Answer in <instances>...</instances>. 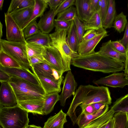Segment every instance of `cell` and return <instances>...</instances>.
<instances>
[{
	"instance_id": "cell-1",
	"label": "cell",
	"mask_w": 128,
	"mask_h": 128,
	"mask_svg": "<svg viewBox=\"0 0 128 128\" xmlns=\"http://www.w3.org/2000/svg\"><path fill=\"white\" fill-rule=\"evenodd\" d=\"M97 102L108 105L111 104L112 98L108 87L90 84L80 85L75 92L66 113L70 118L73 125L76 123L77 117L76 110L78 106L82 110L87 105Z\"/></svg>"
},
{
	"instance_id": "cell-2",
	"label": "cell",
	"mask_w": 128,
	"mask_h": 128,
	"mask_svg": "<svg viewBox=\"0 0 128 128\" xmlns=\"http://www.w3.org/2000/svg\"><path fill=\"white\" fill-rule=\"evenodd\" d=\"M71 64L77 67L105 73L124 70L125 68L124 63L101 55L97 52L73 58Z\"/></svg>"
},
{
	"instance_id": "cell-3",
	"label": "cell",
	"mask_w": 128,
	"mask_h": 128,
	"mask_svg": "<svg viewBox=\"0 0 128 128\" xmlns=\"http://www.w3.org/2000/svg\"><path fill=\"white\" fill-rule=\"evenodd\" d=\"M28 112L17 104L0 109V124L3 128H27Z\"/></svg>"
},
{
	"instance_id": "cell-4",
	"label": "cell",
	"mask_w": 128,
	"mask_h": 128,
	"mask_svg": "<svg viewBox=\"0 0 128 128\" xmlns=\"http://www.w3.org/2000/svg\"><path fill=\"white\" fill-rule=\"evenodd\" d=\"M68 31L60 30L49 34L51 40L50 46L56 48L62 56L65 72L71 70L70 65L72 58L79 56L73 51L66 41Z\"/></svg>"
},
{
	"instance_id": "cell-5",
	"label": "cell",
	"mask_w": 128,
	"mask_h": 128,
	"mask_svg": "<svg viewBox=\"0 0 128 128\" xmlns=\"http://www.w3.org/2000/svg\"><path fill=\"white\" fill-rule=\"evenodd\" d=\"M27 43L22 42L9 41L0 39V50L12 56L16 60L22 68L32 69L28 57Z\"/></svg>"
},
{
	"instance_id": "cell-6",
	"label": "cell",
	"mask_w": 128,
	"mask_h": 128,
	"mask_svg": "<svg viewBox=\"0 0 128 128\" xmlns=\"http://www.w3.org/2000/svg\"><path fill=\"white\" fill-rule=\"evenodd\" d=\"M42 56L44 61L56 70L60 77L62 76L65 71L62 58L59 51L50 46L44 47Z\"/></svg>"
},
{
	"instance_id": "cell-7",
	"label": "cell",
	"mask_w": 128,
	"mask_h": 128,
	"mask_svg": "<svg viewBox=\"0 0 128 128\" xmlns=\"http://www.w3.org/2000/svg\"><path fill=\"white\" fill-rule=\"evenodd\" d=\"M7 40L12 42H22L26 43L23 31L10 14L4 13Z\"/></svg>"
},
{
	"instance_id": "cell-8",
	"label": "cell",
	"mask_w": 128,
	"mask_h": 128,
	"mask_svg": "<svg viewBox=\"0 0 128 128\" xmlns=\"http://www.w3.org/2000/svg\"><path fill=\"white\" fill-rule=\"evenodd\" d=\"M126 76L123 72H114L108 76L94 80L93 82L97 85H104L114 88H122L128 85V80L126 78Z\"/></svg>"
},
{
	"instance_id": "cell-9",
	"label": "cell",
	"mask_w": 128,
	"mask_h": 128,
	"mask_svg": "<svg viewBox=\"0 0 128 128\" xmlns=\"http://www.w3.org/2000/svg\"><path fill=\"white\" fill-rule=\"evenodd\" d=\"M0 108L10 107L17 105V100L13 88L8 82H1Z\"/></svg>"
},
{
	"instance_id": "cell-10",
	"label": "cell",
	"mask_w": 128,
	"mask_h": 128,
	"mask_svg": "<svg viewBox=\"0 0 128 128\" xmlns=\"http://www.w3.org/2000/svg\"><path fill=\"white\" fill-rule=\"evenodd\" d=\"M63 81L62 91L60 95V105L62 106L65 105L67 98L74 95L78 85L71 70L68 72Z\"/></svg>"
},
{
	"instance_id": "cell-11",
	"label": "cell",
	"mask_w": 128,
	"mask_h": 128,
	"mask_svg": "<svg viewBox=\"0 0 128 128\" xmlns=\"http://www.w3.org/2000/svg\"><path fill=\"white\" fill-rule=\"evenodd\" d=\"M0 70L10 76H14L36 85L41 86L37 76L30 70L22 68H8L2 66H0Z\"/></svg>"
},
{
	"instance_id": "cell-12",
	"label": "cell",
	"mask_w": 128,
	"mask_h": 128,
	"mask_svg": "<svg viewBox=\"0 0 128 128\" xmlns=\"http://www.w3.org/2000/svg\"><path fill=\"white\" fill-rule=\"evenodd\" d=\"M109 36L106 30L100 32L95 37L87 41L83 40L78 44V53L79 56H84L94 53V49L100 40Z\"/></svg>"
},
{
	"instance_id": "cell-13",
	"label": "cell",
	"mask_w": 128,
	"mask_h": 128,
	"mask_svg": "<svg viewBox=\"0 0 128 128\" xmlns=\"http://www.w3.org/2000/svg\"><path fill=\"white\" fill-rule=\"evenodd\" d=\"M44 97L32 100L17 102V105L28 112L33 114L44 115L42 111Z\"/></svg>"
},
{
	"instance_id": "cell-14",
	"label": "cell",
	"mask_w": 128,
	"mask_h": 128,
	"mask_svg": "<svg viewBox=\"0 0 128 128\" xmlns=\"http://www.w3.org/2000/svg\"><path fill=\"white\" fill-rule=\"evenodd\" d=\"M74 5L76 9L77 16L83 22L88 21L93 14L90 0H76Z\"/></svg>"
},
{
	"instance_id": "cell-15",
	"label": "cell",
	"mask_w": 128,
	"mask_h": 128,
	"mask_svg": "<svg viewBox=\"0 0 128 128\" xmlns=\"http://www.w3.org/2000/svg\"><path fill=\"white\" fill-rule=\"evenodd\" d=\"M97 52L101 55L114 59L124 63L125 62L126 56L120 53L116 50L110 40L103 43L99 50Z\"/></svg>"
},
{
	"instance_id": "cell-16",
	"label": "cell",
	"mask_w": 128,
	"mask_h": 128,
	"mask_svg": "<svg viewBox=\"0 0 128 128\" xmlns=\"http://www.w3.org/2000/svg\"><path fill=\"white\" fill-rule=\"evenodd\" d=\"M55 10L50 9L41 18L38 24L39 30L42 32L48 34L54 27V21Z\"/></svg>"
},
{
	"instance_id": "cell-17",
	"label": "cell",
	"mask_w": 128,
	"mask_h": 128,
	"mask_svg": "<svg viewBox=\"0 0 128 128\" xmlns=\"http://www.w3.org/2000/svg\"><path fill=\"white\" fill-rule=\"evenodd\" d=\"M108 105L106 104L92 114H88L81 112L77 117L76 123L79 128H81L104 115L108 110Z\"/></svg>"
},
{
	"instance_id": "cell-18",
	"label": "cell",
	"mask_w": 128,
	"mask_h": 128,
	"mask_svg": "<svg viewBox=\"0 0 128 128\" xmlns=\"http://www.w3.org/2000/svg\"><path fill=\"white\" fill-rule=\"evenodd\" d=\"M36 76L44 91L46 95L55 92L59 93L61 91V85L64 78L63 76L58 80Z\"/></svg>"
},
{
	"instance_id": "cell-19",
	"label": "cell",
	"mask_w": 128,
	"mask_h": 128,
	"mask_svg": "<svg viewBox=\"0 0 128 128\" xmlns=\"http://www.w3.org/2000/svg\"><path fill=\"white\" fill-rule=\"evenodd\" d=\"M10 76V78L8 82L10 85L27 89L45 96V92L41 86L36 85L14 76Z\"/></svg>"
},
{
	"instance_id": "cell-20",
	"label": "cell",
	"mask_w": 128,
	"mask_h": 128,
	"mask_svg": "<svg viewBox=\"0 0 128 128\" xmlns=\"http://www.w3.org/2000/svg\"><path fill=\"white\" fill-rule=\"evenodd\" d=\"M46 0H34L31 17L29 20L23 26L22 29L24 28L30 23L36 21L37 18H41L44 12L48 8Z\"/></svg>"
},
{
	"instance_id": "cell-21",
	"label": "cell",
	"mask_w": 128,
	"mask_h": 128,
	"mask_svg": "<svg viewBox=\"0 0 128 128\" xmlns=\"http://www.w3.org/2000/svg\"><path fill=\"white\" fill-rule=\"evenodd\" d=\"M34 5L10 14L22 29L24 25L29 20L31 17Z\"/></svg>"
},
{
	"instance_id": "cell-22",
	"label": "cell",
	"mask_w": 128,
	"mask_h": 128,
	"mask_svg": "<svg viewBox=\"0 0 128 128\" xmlns=\"http://www.w3.org/2000/svg\"><path fill=\"white\" fill-rule=\"evenodd\" d=\"M18 102L27 100L44 98L45 96L26 89L11 85Z\"/></svg>"
},
{
	"instance_id": "cell-23",
	"label": "cell",
	"mask_w": 128,
	"mask_h": 128,
	"mask_svg": "<svg viewBox=\"0 0 128 128\" xmlns=\"http://www.w3.org/2000/svg\"><path fill=\"white\" fill-rule=\"evenodd\" d=\"M67 116L61 109L57 114L49 118L43 128H64V124L67 122Z\"/></svg>"
},
{
	"instance_id": "cell-24",
	"label": "cell",
	"mask_w": 128,
	"mask_h": 128,
	"mask_svg": "<svg viewBox=\"0 0 128 128\" xmlns=\"http://www.w3.org/2000/svg\"><path fill=\"white\" fill-rule=\"evenodd\" d=\"M54 69L45 62L36 64L32 67L33 73L36 76L58 80L56 79L54 76Z\"/></svg>"
},
{
	"instance_id": "cell-25",
	"label": "cell",
	"mask_w": 128,
	"mask_h": 128,
	"mask_svg": "<svg viewBox=\"0 0 128 128\" xmlns=\"http://www.w3.org/2000/svg\"><path fill=\"white\" fill-rule=\"evenodd\" d=\"M83 23L84 26V31L94 29L102 32L106 30L102 26L99 11L94 12L88 21Z\"/></svg>"
},
{
	"instance_id": "cell-26",
	"label": "cell",
	"mask_w": 128,
	"mask_h": 128,
	"mask_svg": "<svg viewBox=\"0 0 128 128\" xmlns=\"http://www.w3.org/2000/svg\"><path fill=\"white\" fill-rule=\"evenodd\" d=\"M58 93L55 92L45 95L42 110L44 115H48L53 110L55 104L60 100Z\"/></svg>"
},
{
	"instance_id": "cell-27",
	"label": "cell",
	"mask_w": 128,
	"mask_h": 128,
	"mask_svg": "<svg viewBox=\"0 0 128 128\" xmlns=\"http://www.w3.org/2000/svg\"><path fill=\"white\" fill-rule=\"evenodd\" d=\"M115 112L111 108L102 116L80 128H99L112 118Z\"/></svg>"
},
{
	"instance_id": "cell-28",
	"label": "cell",
	"mask_w": 128,
	"mask_h": 128,
	"mask_svg": "<svg viewBox=\"0 0 128 128\" xmlns=\"http://www.w3.org/2000/svg\"><path fill=\"white\" fill-rule=\"evenodd\" d=\"M66 41L70 48L74 52L78 53L79 44L75 25L74 20L67 32Z\"/></svg>"
},
{
	"instance_id": "cell-29",
	"label": "cell",
	"mask_w": 128,
	"mask_h": 128,
	"mask_svg": "<svg viewBox=\"0 0 128 128\" xmlns=\"http://www.w3.org/2000/svg\"><path fill=\"white\" fill-rule=\"evenodd\" d=\"M115 1L109 0L108 11L104 21L102 22L103 28L106 29L113 27V25L116 15Z\"/></svg>"
},
{
	"instance_id": "cell-30",
	"label": "cell",
	"mask_w": 128,
	"mask_h": 128,
	"mask_svg": "<svg viewBox=\"0 0 128 128\" xmlns=\"http://www.w3.org/2000/svg\"><path fill=\"white\" fill-rule=\"evenodd\" d=\"M27 44H34L44 47L50 46L51 40L48 34L40 31L38 33L26 39Z\"/></svg>"
},
{
	"instance_id": "cell-31",
	"label": "cell",
	"mask_w": 128,
	"mask_h": 128,
	"mask_svg": "<svg viewBox=\"0 0 128 128\" xmlns=\"http://www.w3.org/2000/svg\"><path fill=\"white\" fill-rule=\"evenodd\" d=\"M0 66L8 68H22L14 58L1 50H0Z\"/></svg>"
},
{
	"instance_id": "cell-32",
	"label": "cell",
	"mask_w": 128,
	"mask_h": 128,
	"mask_svg": "<svg viewBox=\"0 0 128 128\" xmlns=\"http://www.w3.org/2000/svg\"><path fill=\"white\" fill-rule=\"evenodd\" d=\"M34 2V0H12L6 13L10 14L17 10L33 5Z\"/></svg>"
},
{
	"instance_id": "cell-33",
	"label": "cell",
	"mask_w": 128,
	"mask_h": 128,
	"mask_svg": "<svg viewBox=\"0 0 128 128\" xmlns=\"http://www.w3.org/2000/svg\"><path fill=\"white\" fill-rule=\"evenodd\" d=\"M111 108L115 113L121 112L128 114V94L117 99Z\"/></svg>"
},
{
	"instance_id": "cell-34",
	"label": "cell",
	"mask_w": 128,
	"mask_h": 128,
	"mask_svg": "<svg viewBox=\"0 0 128 128\" xmlns=\"http://www.w3.org/2000/svg\"><path fill=\"white\" fill-rule=\"evenodd\" d=\"M114 120L113 128H126L128 124V114L118 112L115 113L113 117Z\"/></svg>"
},
{
	"instance_id": "cell-35",
	"label": "cell",
	"mask_w": 128,
	"mask_h": 128,
	"mask_svg": "<svg viewBox=\"0 0 128 128\" xmlns=\"http://www.w3.org/2000/svg\"><path fill=\"white\" fill-rule=\"evenodd\" d=\"M44 47L34 44H27V54L29 59L32 56L43 58L42 54Z\"/></svg>"
},
{
	"instance_id": "cell-36",
	"label": "cell",
	"mask_w": 128,
	"mask_h": 128,
	"mask_svg": "<svg viewBox=\"0 0 128 128\" xmlns=\"http://www.w3.org/2000/svg\"><path fill=\"white\" fill-rule=\"evenodd\" d=\"M76 16V8L73 6L58 14L56 19L68 21H72L74 20Z\"/></svg>"
},
{
	"instance_id": "cell-37",
	"label": "cell",
	"mask_w": 128,
	"mask_h": 128,
	"mask_svg": "<svg viewBox=\"0 0 128 128\" xmlns=\"http://www.w3.org/2000/svg\"><path fill=\"white\" fill-rule=\"evenodd\" d=\"M128 22L126 16L122 12L116 15L113 23V27L120 33L124 31Z\"/></svg>"
},
{
	"instance_id": "cell-38",
	"label": "cell",
	"mask_w": 128,
	"mask_h": 128,
	"mask_svg": "<svg viewBox=\"0 0 128 128\" xmlns=\"http://www.w3.org/2000/svg\"><path fill=\"white\" fill-rule=\"evenodd\" d=\"M24 36L26 39L41 31L36 21L33 22L27 26L23 30Z\"/></svg>"
},
{
	"instance_id": "cell-39",
	"label": "cell",
	"mask_w": 128,
	"mask_h": 128,
	"mask_svg": "<svg viewBox=\"0 0 128 128\" xmlns=\"http://www.w3.org/2000/svg\"><path fill=\"white\" fill-rule=\"evenodd\" d=\"M74 20L76 26L79 43L82 40L84 31V23L82 22L77 16L75 17Z\"/></svg>"
},
{
	"instance_id": "cell-40",
	"label": "cell",
	"mask_w": 128,
	"mask_h": 128,
	"mask_svg": "<svg viewBox=\"0 0 128 128\" xmlns=\"http://www.w3.org/2000/svg\"><path fill=\"white\" fill-rule=\"evenodd\" d=\"M72 21L54 19V25L55 27V31L60 30L68 31Z\"/></svg>"
},
{
	"instance_id": "cell-41",
	"label": "cell",
	"mask_w": 128,
	"mask_h": 128,
	"mask_svg": "<svg viewBox=\"0 0 128 128\" xmlns=\"http://www.w3.org/2000/svg\"><path fill=\"white\" fill-rule=\"evenodd\" d=\"M76 0H63L55 12V16L74 4Z\"/></svg>"
},
{
	"instance_id": "cell-42",
	"label": "cell",
	"mask_w": 128,
	"mask_h": 128,
	"mask_svg": "<svg viewBox=\"0 0 128 128\" xmlns=\"http://www.w3.org/2000/svg\"><path fill=\"white\" fill-rule=\"evenodd\" d=\"M109 0H100L99 12L102 22L104 20L108 11Z\"/></svg>"
},
{
	"instance_id": "cell-43",
	"label": "cell",
	"mask_w": 128,
	"mask_h": 128,
	"mask_svg": "<svg viewBox=\"0 0 128 128\" xmlns=\"http://www.w3.org/2000/svg\"><path fill=\"white\" fill-rule=\"evenodd\" d=\"M100 32H102L98 31L94 29L87 30L84 34L82 40L84 41H88L95 37Z\"/></svg>"
},
{
	"instance_id": "cell-44",
	"label": "cell",
	"mask_w": 128,
	"mask_h": 128,
	"mask_svg": "<svg viewBox=\"0 0 128 128\" xmlns=\"http://www.w3.org/2000/svg\"><path fill=\"white\" fill-rule=\"evenodd\" d=\"M116 50L120 53L126 56V49L118 40L112 41Z\"/></svg>"
},
{
	"instance_id": "cell-45",
	"label": "cell",
	"mask_w": 128,
	"mask_h": 128,
	"mask_svg": "<svg viewBox=\"0 0 128 128\" xmlns=\"http://www.w3.org/2000/svg\"><path fill=\"white\" fill-rule=\"evenodd\" d=\"M63 0H46L50 9L56 10Z\"/></svg>"
},
{
	"instance_id": "cell-46",
	"label": "cell",
	"mask_w": 128,
	"mask_h": 128,
	"mask_svg": "<svg viewBox=\"0 0 128 128\" xmlns=\"http://www.w3.org/2000/svg\"><path fill=\"white\" fill-rule=\"evenodd\" d=\"M118 41L126 48L128 46V22L125 28L124 36Z\"/></svg>"
},
{
	"instance_id": "cell-47",
	"label": "cell",
	"mask_w": 128,
	"mask_h": 128,
	"mask_svg": "<svg viewBox=\"0 0 128 128\" xmlns=\"http://www.w3.org/2000/svg\"><path fill=\"white\" fill-rule=\"evenodd\" d=\"M90 6L93 12L99 11L100 7V0H90Z\"/></svg>"
},
{
	"instance_id": "cell-48",
	"label": "cell",
	"mask_w": 128,
	"mask_h": 128,
	"mask_svg": "<svg viewBox=\"0 0 128 128\" xmlns=\"http://www.w3.org/2000/svg\"><path fill=\"white\" fill-rule=\"evenodd\" d=\"M29 60L31 67L36 64L45 62L43 58L36 56L32 57L29 59Z\"/></svg>"
},
{
	"instance_id": "cell-49",
	"label": "cell",
	"mask_w": 128,
	"mask_h": 128,
	"mask_svg": "<svg viewBox=\"0 0 128 128\" xmlns=\"http://www.w3.org/2000/svg\"><path fill=\"white\" fill-rule=\"evenodd\" d=\"M11 76L8 74L0 70V81L8 82Z\"/></svg>"
},
{
	"instance_id": "cell-50",
	"label": "cell",
	"mask_w": 128,
	"mask_h": 128,
	"mask_svg": "<svg viewBox=\"0 0 128 128\" xmlns=\"http://www.w3.org/2000/svg\"><path fill=\"white\" fill-rule=\"evenodd\" d=\"M95 111L94 110L91 104L86 106L82 110L81 112L88 114H91L94 113Z\"/></svg>"
},
{
	"instance_id": "cell-51",
	"label": "cell",
	"mask_w": 128,
	"mask_h": 128,
	"mask_svg": "<svg viewBox=\"0 0 128 128\" xmlns=\"http://www.w3.org/2000/svg\"><path fill=\"white\" fill-rule=\"evenodd\" d=\"M126 49V60L124 63L125 68L124 70V73L125 74H126L128 72V46Z\"/></svg>"
},
{
	"instance_id": "cell-52",
	"label": "cell",
	"mask_w": 128,
	"mask_h": 128,
	"mask_svg": "<svg viewBox=\"0 0 128 128\" xmlns=\"http://www.w3.org/2000/svg\"><path fill=\"white\" fill-rule=\"evenodd\" d=\"M91 104L93 107L95 111H96L100 109L102 106L106 104L102 102H97Z\"/></svg>"
},
{
	"instance_id": "cell-53",
	"label": "cell",
	"mask_w": 128,
	"mask_h": 128,
	"mask_svg": "<svg viewBox=\"0 0 128 128\" xmlns=\"http://www.w3.org/2000/svg\"><path fill=\"white\" fill-rule=\"evenodd\" d=\"M114 125V120L112 117L108 121L104 128H113Z\"/></svg>"
},
{
	"instance_id": "cell-54",
	"label": "cell",
	"mask_w": 128,
	"mask_h": 128,
	"mask_svg": "<svg viewBox=\"0 0 128 128\" xmlns=\"http://www.w3.org/2000/svg\"><path fill=\"white\" fill-rule=\"evenodd\" d=\"M3 25L1 22H0V39H1L2 36Z\"/></svg>"
},
{
	"instance_id": "cell-55",
	"label": "cell",
	"mask_w": 128,
	"mask_h": 128,
	"mask_svg": "<svg viewBox=\"0 0 128 128\" xmlns=\"http://www.w3.org/2000/svg\"><path fill=\"white\" fill-rule=\"evenodd\" d=\"M27 128H43L40 126H37L34 125H28Z\"/></svg>"
},
{
	"instance_id": "cell-56",
	"label": "cell",
	"mask_w": 128,
	"mask_h": 128,
	"mask_svg": "<svg viewBox=\"0 0 128 128\" xmlns=\"http://www.w3.org/2000/svg\"><path fill=\"white\" fill-rule=\"evenodd\" d=\"M4 1V0H0V10H2V9Z\"/></svg>"
},
{
	"instance_id": "cell-57",
	"label": "cell",
	"mask_w": 128,
	"mask_h": 128,
	"mask_svg": "<svg viewBox=\"0 0 128 128\" xmlns=\"http://www.w3.org/2000/svg\"><path fill=\"white\" fill-rule=\"evenodd\" d=\"M107 123H106V124H104L102 126H101L99 128H104L106 126V124L107 123Z\"/></svg>"
},
{
	"instance_id": "cell-58",
	"label": "cell",
	"mask_w": 128,
	"mask_h": 128,
	"mask_svg": "<svg viewBox=\"0 0 128 128\" xmlns=\"http://www.w3.org/2000/svg\"><path fill=\"white\" fill-rule=\"evenodd\" d=\"M126 78L128 80V72H127V73L126 74Z\"/></svg>"
},
{
	"instance_id": "cell-59",
	"label": "cell",
	"mask_w": 128,
	"mask_h": 128,
	"mask_svg": "<svg viewBox=\"0 0 128 128\" xmlns=\"http://www.w3.org/2000/svg\"><path fill=\"white\" fill-rule=\"evenodd\" d=\"M126 128H128V125L127 126V127Z\"/></svg>"
},
{
	"instance_id": "cell-60",
	"label": "cell",
	"mask_w": 128,
	"mask_h": 128,
	"mask_svg": "<svg viewBox=\"0 0 128 128\" xmlns=\"http://www.w3.org/2000/svg\"></svg>"
},
{
	"instance_id": "cell-61",
	"label": "cell",
	"mask_w": 128,
	"mask_h": 128,
	"mask_svg": "<svg viewBox=\"0 0 128 128\" xmlns=\"http://www.w3.org/2000/svg\"></svg>"
}]
</instances>
